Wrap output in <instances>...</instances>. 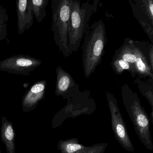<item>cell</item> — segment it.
<instances>
[{
    "instance_id": "6da1fadb",
    "label": "cell",
    "mask_w": 153,
    "mask_h": 153,
    "mask_svg": "<svg viewBox=\"0 0 153 153\" xmlns=\"http://www.w3.org/2000/svg\"><path fill=\"white\" fill-rule=\"evenodd\" d=\"M82 46V64L86 78L94 72L100 64L107 43L106 30L104 22L97 20L88 27L85 33Z\"/></svg>"
},
{
    "instance_id": "7a4b0ae2",
    "label": "cell",
    "mask_w": 153,
    "mask_h": 153,
    "mask_svg": "<svg viewBox=\"0 0 153 153\" xmlns=\"http://www.w3.org/2000/svg\"><path fill=\"white\" fill-rule=\"evenodd\" d=\"M68 32V49L71 55L77 51L89 25L94 7L88 1L71 0Z\"/></svg>"
},
{
    "instance_id": "3957f363",
    "label": "cell",
    "mask_w": 153,
    "mask_h": 153,
    "mask_svg": "<svg viewBox=\"0 0 153 153\" xmlns=\"http://www.w3.org/2000/svg\"><path fill=\"white\" fill-rule=\"evenodd\" d=\"M121 93L123 104L140 139L147 148L152 149L150 120L141 105L137 94L126 84L122 87Z\"/></svg>"
},
{
    "instance_id": "277c9868",
    "label": "cell",
    "mask_w": 153,
    "mask_h": 153,
    "mask_svg": "<svg viewBox=\"0 0 153 153\" xmlns=\"http://www.w3.org/2000/svg\"><path fill=\"white\" fill-rule=\"evenodd\" d=\"M113 58L125 63L132 77L137 76L143 78H153V70L138 41L126 38L121 46L116 50Z\"/></svg>"
},
{
    "instance_id": "5b68a950",
    "label": "cell",
    "mask_w": 153,
    "mask_h": 153,
    "mask_svg": "<svg viewBox=\"0 0 153 153\" xmlns=\"http://www.w3.org/2000/svg\"><path fill=\"white\" fill-rule=\"evenodd\" d=\"M70 4L71 0H52L51 5L53 39L59 51L66 58L71 55L68 46Z\"/></svg>"
},
{
    "instance_id": "8992f818",
    "label": "cell",
    "mask_w": 153,
    "mask_h": 153,
    "mask_svg": "<svg viewBox=\"0 0 153 153\" xmlns=\"http://www.w3.org/2000/svg\"><path fill=\"white\" fill-rule=\"evenodd\" d=\"M42 64V61L30 55L18 54L0 61V71L26 76Z\"/></svg>"
},
{
    "instance_id": "52a82bcc",
    "label": "cell",
    "mask_w": 153,
    "mask_h": 153,
    "mask_svg": "<svg viewBox=\"0 0 153 153\" xmlns=\"http://www.w3.org/2000/svg\"><path fill=\"white\" fill-rule=\"evenodd\" d=\"M106 97L111 115L113 130L115 137L125 149L130 151H133V146L129 137L116 99L112 94L109 92L106 93Z\"/></svg>"
},
{
    "instance_id": "ba28073f",
    "label": "cell",
    "mask_w": 153,
    "mask_h": 153,
    "mask_svg": "<svg viewBox=\"0 0 153 153\" xmlns=\"http://www.w3.org/2000/svg\"><path fill=\"white\" fill-rule=\"evenodd\" d=\"M132 12L142 29L153 43V1L129 0Z\"/></svg>"
},
{
    "instance_id": "9c48e42d",
    "label": "cell",
    "mask_w": 153,
    "mask_h": 153,
    "mask_svg": "<svg viewBox=\"0 0 153 153\" xmlns=\"http://www.w3.org/2000/svg\"><path fill=\"white\" fill-rule=\"evenodd\" d=\"M55 94L64 98L71 97L79 92V86L72 76L60 66L56 69Z\"/></svg>"
},
{
    "instance_id": "30bf717a",
    "label": "cell",
    "mask_w": 153,
    "mask_h": 153,
    "mask_svg": "<svg viewBox=\"0 0 153 153\" xmlns=\"http://www.w3.org/2000/svg\"><path fill=\"white\" fill-rule=\"evenodd\" d=\"M47 81L44 79L33 84L22 97V108L23 111L29 112L36 109L45 96Z\"/></svg>"
},
{
    "instance_id": "8fae6325",
    "label": "cell",
    "mask_w": 153,
    "mask_h": 153,
    "mask_svg": "<svg viewBox=\"0 0 153 153\" xmlns=\"http://www.w3.org/2000/svg\"><path fill=\"white\" fill-rule=\"evenodd\" d=\"M16 10L18 16V31L19 35L29 30L33 25L34 14L31 0H16Z\"/></svg>"
},
{
    "instance_id": "7c38bea8",
    "label": "cell",
    "mask_w": 153,
    "mask_h": 153,
    "mask_svg": "<svg viewBox=\"0 0 153 153\" xmlns=\"http://www.w3.org/2000/svg\"><path fill=\"white\" fill-rule=\"evenodd\" d=\"M16 131L13 123L6 116L1 117V137L6 148L7 153H16Z\"/></svg>"
},
{
    "instance_id": "4fadbf2b",
    "label": "cell",
    "mask_w": 153,
    "mask_h": 153,
    "mask_svg": "<svg viewBox=\"0 0 153 153\" xmlns=\"http://www.w3.org/2000/svg\"><path fill=\"white\" fill-rule=\"evenodd\" d=\"M153 78H149L148 79L143 78L137 77L134 83L137 85L140 93L146 97L153 107Z\"/></svg>"
},
{
    "instance_id": "5bb4252c",
    "label": "cell",
    "mask_w": 153,
    "mask_h": 153,
    "mask_svg": "<svg viewBox=\"0 0 153 153\" xmlns=\"http://www.w3.org/2000/svg\"><path fill=\"white\" fill-rule=\"evenodd\" d=\"M31 2L34 16L41 23L46 16V8L49 0H31Z\"/></svg>"
},
{
    "instance_id": "9a60e30c",
    "label": "cell",
    "mask_w": 153,
    "mask_h": 153,
    "mask_svg": "<svg viewBox=\"0 0 153 153\" xmlns=\"http://www.w3.org/2000/svg\"><path fill=\"white\" fill-rule=\"evenodd\" d=\"M8 20L7 9L3 6H0V42L5 39L7 40V25Z\"/></svg>"
},
{
    "instance_id": "2e32d148",
    "label": "cell",
    "mask_w": 153,
    "mask_h": 153,
    "mask_svg": "<svg viewBox=\"0 0 153 153\" xmlns=\"http://www.w3.org/2000/svg\"><path fill=\"white\" fill-rule=\"evenodd\" d=\"M0 153H1V148H0Z\"/></svg>"
}]
</instances>
